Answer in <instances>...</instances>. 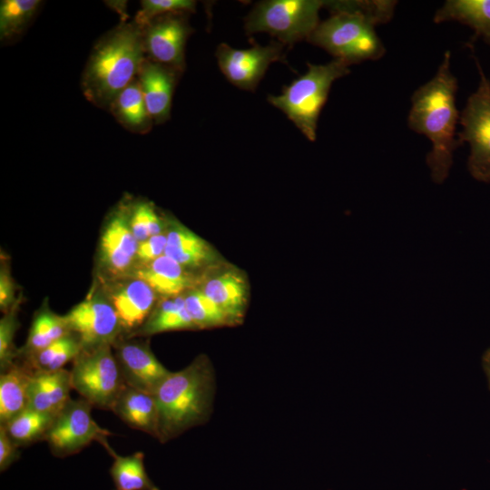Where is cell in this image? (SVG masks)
I'll return each instance as SVG.
<instances>
[{
  "instance_id": "cell-37",
  "label": "cell",
  "mask_w": 490,
  "mask_h": 490,
  "mask_svg": "<svg viewBox=\"0 0 490 490\" xmlns=\"http://www.w3.org/2000/svg\"><path fill=\"white\" fill-rule=\"evenodd\" d=\"M15 286L13 279L5 270L0 274V308L7 313L15 305Z\"/></svg>"
},
{
  "instance_id": "cell-24",
  "label": "cell",
  "mask_w": 490,
  "mask_h": 490,
  "mask_svg": "<svg viewBox=\"0 0 490 490\" xmlns=\"http://www.w3.org/2000/svg\"><path fill=\"white\" fill-rule=\"evenodd\" d=\"M33 371L15 363L0 375V425L4 426L28 407V384Z\"/></svg>"
},
{
  "instance_id": "cell-21",
  "label": "cell",
  "mask_w": 490,
  "mask_h": 490,
  "mask_svg": "<svg viewBox=\"0 0 490 490\" xmlns=\"http://www.w3.org/2000/svg\"><path fill=\"white\" fill-rule=\"evenodd\" d=\"M201 289L222 309L232 324L243 317L247 286L237 271L227 270L216 274L208 279Z\"/></svg>"
},
{
  "instance_id": "cell-28",
  "label": "cell",
  "mask_w": 490,
  "mask_h": 490,
  "mask_svg": "<svg viewBox=\"0 0 490 490\" xmlns=\"http://www.w3.org/2000/svg\"><path fill=\"white\" fill-rule=\"evenodd\" d=\"M83 349L79 337L71 332L52 343L39 352L24 358L25 365L31 371H56L74 361Z\"/></svg>"
},
{
  "instance_id": "cell-2",
  "label": "cell",
  "mask_w": 490,
  "mask_h": 490,
  "mask_svg": "<svg viewBox=\"0 0 490 490\" xmlns=\"http://www.w3.org/2000/svg\"><path fill=\"white\" fill-rule=\"evenodd\" d=\"M397 1H326L330 15L310 34V44L351 65L386 53L375 26L392 19Z\"/></svg>"
},
{
  "instance_id": "cell-25",
  "label": "cell",
  "mask_w": 490,
  "mask_h": 490,
  "mask_svg": "<svg viewBox=\"0 0 490 490\" xmlns=\"http://www.w3.org/2000/svg\"><path fill=\"white\" fill-rule=\"evenodd\" d=\"M197 329L185 306L184 296L162 299L145 323L131 336H149L167 331Z\"/></svg>"
},
{
  "instance_id": "cell-15",
  "label": "cell",
  "mask_w": 490,
  "mask_h": 490,
  "mask_svg": "<svg viewBox=\"0 0 490 490\" xmlns=\"http://www.w3.org/2000/svg\"><path fill=\"white\" fill-rule=\"evenodd\" d=\"M180 75L177 71L147 57L143 60L137 79L154 124H162L170 119L172 96Z\"/></svg>"
},
{
  "instance_id": "cell-11",
  "label": "cell",
  "mask_w": 490,
  "mask_h": 490,
  "mask_svg": "<svg viewBox=\"0 0 490 490\" xmlns=\"http://www.w3.org/2000/svg\"><path fill=\"white\" fill-rule=\"evenodd\" d=\"M188 14L172 13L161 15L142 27L145 56L181 74L186 68V43L193 32Z\"/></svg>"
},
{
  "instance_id": "cell-35",
  "label": "cell",
  "mask_w": 490,
  "mask_h": 490,
  "mask_svg": "<svg viewBox=\"0 0 490 490\" xmlns=\"http://www.w3.org/2000/svg\"><path fill=\"white\" fill-rule=\"evenodd\" d=\"M167 244V234L162 232L148 238L138 245L136 260L140 264L154 260L164 254Z\"/></svg>"
},
{
  "instance_id": "cell-18",
  "label": "cell",
  "mask_w": 490,
  "mask_h": 490,
  "mask_svg": "<svg viewBox=\"0 0 490 490\" xmlns=\"http://www.w3.org/2000/svg\"><path fill=\"white\" fill-rule=\"evenodd\" d=\"M70 370L32 373L28 384V407L57 415L70 400Z\"/></svg>"
},
{
  "instance_id": "cell-7",
  "label": "cell",
  "mask_w": 490,
  "mask_h": 490,
  "mask_svg": "<svg viewBox=\"0 0 490 490\" xmlns=\"http://www.w3.org/2000/svg\"><path fill=\"white\" fill-rule=\"evenodd\" d=\"M72 387L93 407L111 410L126 386L113 346L83 348L70 370Z\"/></svg>"
},
{
  "instance_id": "cell-17",
  "label": "cell",
  "mask_w": 490,
  "mask_h": 490,
  "mask_svg": "<svg viewBox=\"0 0 490 490\" xmlns=\"http://www.w3.org/2000/svg\"><path fill=\"white\" fill-rule=\"evenodd\" d=\"M129 277L143 280L162 299L183 295L186 290L194 289L196 283L191 271L165 254L140 264Z\"/></svg>"
},
{
  "instance_id": "cell-34",
  "label": "cell",
  "mask_w": 490,
  "mask_h": 490,
  "mask_svg": "<svg viewBox=\"0 0 490 490\" xmlns=\"http://www.w3.org/2000/svg\"><path fill=\"white\" fill-rule=\"evenodd\" d=\"M17 306L15 305L0 320V368L1 371L15 363L19 350L14 338L18 328Z\"/></svg>"
},
{
  "instance_id": "cell-5",
  "label": "cell",
  "mask_w": 490,
  "mask_h": 490,
  "mask_svg": "<svg viewBox=\"0 0 490 490\" xmlns=\"http://www.w3.org/2000/svg\"><path fill=\"white\" fill-rule=\"evenodd\" d=\"M307 72L285 86L279 95L268 101L280 110L309 141L317 138L319 114L332 83L350 73L349 64L339 59L328 64L307 63Z\"/></svg>"
},
{
  "instance_id": "cell-33",
  "label": "cell",
  "mask_w": 490,
  "mask_h": 490,
  "mask_svg": "<svg viewBox=\"0 0 490 490\" xmlns=\"http://www.w3.org/2000/svg\"><path fill=\"white\" fill-rule=\"evenodd\" d=\"M196 5V1L192 0H142L133 20L142 28L161 15L195 12Z\"/></svg>"
},
{
  "instance_id": "cell-27",
  "label": "cell",
  "mask_w": 490,
  "mask_h": 490,
  "mask_svg": "<svg viewBox=\"0 0 490 490\" xmlns=\"http://www.w3.org/2000/svg\"><path fill=\"white\" fill-rule=\"evenodd\" d=\"M69 333L71 331L64 316H58L48 309H41L33 319L26 343L19 350L18 357L26 358Z\"/></svg>"
},
{
  "instance_id": "cell-1",
  "label": "cell",
  "mask_w": 490,
  "mask_h": 490,
  "mask_svg": "<svg viewBox=\"0 0 490 490\" xmlns=\"http://www.w3.org/2000/svg\"><path fill=\"white\" fill-rule=\"evenodd\" d=\"M451 53L444 54L435 76L411 97L408 127L432 143L426 164L436 183H443L453 164L454 152L461 145L456 129L460 114L456 105L457 79L450 68Z\"/></svg>"
},
{
  "instance_id": "cell-9",
  "label": "cell",
  "mask_w": 490,
  "mask_h": 490,
  "mask_svg": "<svg viewBox=\"0 0 490 490\" xmlns=\"http://www.w3.org/2000/svg\"><path fill=\"white\" fill-rule=\"evenodd\" d=\"M92 405L83 398L73 399L56 415L44 441L55 457L75 455L93 441L107 443L112 433L100 426L92 416Z\"/></svg>"
},
{
  "instance_id": "cell-13",
  "label": "cell",
  "mask_w": 490,
  "mask_h": 490,
  "mask_svg": "<svg viewBox=\"0 0 490 490\" xmlns=\"http://www.w3.org/2000/svg\"><path fill=\"white\" fill-rule=\"evenodd\" d=\"M125 385L153 394L170 374L152 353L147 342L121 339L112 345Z\"/></svg>"
},
{
  "instance_id": "cell-22",
  "label": "cell",
  "mask_w": 490,
  "mask_h": 490,
  "mask_svg": "<svg viewBox=\"0 0 490 490\" xmlns=\"http://www.w3.org/2000/svg\"><path fill=\"white\" fill-rule=\"evenodd\" d=\"M108 111L123 128L132 133L146 134L154 124L137 77L115 97Z\"/></svg>"
},
{
  "instance_id": "cell-36",
  "label": "cell",
  "mask_w": 490,
  "mask_h": 490,
  "mask_svg": "<svg viewBox=\"0 0 490 490\" xmlns=\"http://www.w3.org/2000/svg\"><path fill=\"white\" fill-rule=\"evenodd\" d=\"M20 457L19 446L0 426V471H6Z\"/></svg>"
},
{
  "instance_id": "cell-8",
  "label": "cell",
  "mask_w": 490,
  "mask_h": 490,
  "mask_svg": "<svg viewBox=\"0 0 490 490\" xmlns=\"http://www.w3.org/2000/svg\"><path fill=\"white\" fill-rule=\"evenodd\" d=\"M480 74L478 87L467 99L460 113L462 131L457 133L459 142H468L470 154L467 167L474 179L490 182V81L475 59Z\"/></svg>"
},
{
  "instance_id": "cell-38",
  "label": "cell",
  "mask_w": 490,
  "mask_h": 490,
  "mask_svg": "<svg viewBox=\"0 0 490 490\" xmlns=\"http://www.w3.org/2000/svg\"><path fill=\"white\" fill-rule=\"evenodd\" d=\"M482 363L490 388V348L485 352Z\"/></svg>"
},
{
  "instance_id": "cell-20",
  "label": "cell",
  "mask_w": 490,
  "mask_h": 490,
  "mask_svg": "<svg viewBox=\"0 0 490 490\" xmlns=\"http://www.w3.org/2000/svg\"><path fill=\"white\" fill-rule=\"evenodd\" d=\"M166 234L164 254L187 270L201 269L216 260L212 247L185 226L175 224Z\"/></svg>"
},
{
  "instance_id": "cell-23",
  "label": "cell",
  "mask_w": 490,
  "mask_h": 490,
  "mask_svg": "<svg viewBox=\"0 0 490 490\" xmlns=\"http://www.w3.org/2000/svg\"><path fill=\"white\" fill-rule=\"evenodd\" d=\"M446 21L471 27L475 35L470 44L482 37L490 45V0H447L434 15L436 24Z\"/></svg>"
},
{
  "instance_id": "cell-19",
  "label": "cell",
  "mask_w": 490,
  "mask_h": 490,
  "mask_svg": "<svg viewBox=\"0 0 490 490\" xmlns=\"http://www.w3.org/2000/svg\"><path fill=\"white\" fill-rule=\"evenodd\" d=\"M112 411L130 427L158 438L159 413L153 394L126 385Z\"/></svg>"
},
{
  "instance_id": "cell-6",
  "label": "cell",
  "mask_w": 490,
  "mask_h": 490,
  "mask_svg": "<svg viewBox=\"0 0 490 490\" xmlns=\"http://www.w3.org/2000/svg\"><path fill=\"white\" fill-rule=\"evenodd\" d=\"M321 0H266L257 3L244 19L247 34L268 33L285 46L308 40L317 28Z\"/></svg>"
},
{
  "instance_id": "cell-30",
  "label": "cell",
  "mask_w": 490,
  "mask_h": 490,
  "mask_svg": "<svg viewBox=\"0 0 490 490\" xmlns=\"http://www.w3.org/2000/svg\"><path fill=\"white\" fill-rule=\"evenodd\" d=\"M39 0H2L0 4V40L11 43L18 39L38 12Z\"/></svg>"
},
{
  "instance_id": "cell-16",
  "label": "cell",
  "mask_w": 490,
  "mask_h": 490,
  "mask_svg": "<svg viewBox=\"0 0 490 490\" xmlns=\"http://www.w3.org/2000/svg\"><path fill=\"white\" fill-rule=\"evenodd\" d=\"M123 332L137 331L154 309L156 293L143 280L129 277L108 297Z\"/></svg>"
},
{
  "instance_id": "cell-3",
  "label": "cell",
  "mask_w": 490,
  "mask_h": 490,
  "mask_svg": "<svg viewBox=\"0 0 490 490\" xmlns=\"http://www.w3.org/2000/svg\"><path fill=\"white\" fill-rule=\"evenodd\" d=\"M142 28L132 19L105 33L93 45L81 88L93 105L107 110L136 77L145 59Z\"/></svg>"
},
{
  "instance_id": "cell-29",
  "label": "cell",
  "mask_w": 490,
  "mask_h": 490,
  "mask_svg": "<svg viewBox=\"0 0 490 490\" xmlns=\"http://www.w3.org/2000/svg\"><path fill=\"white\" fill-rule=\"evenodd\" d=\"M55 416L27 407L3 426L10 438L21 447L44 441Z\"/></svg>"
},
{
  "instance_id": "cell-12",
  "label": "cell",
  "mask_w": 490,
  "mask_h": 490,
  "mask_svg": "<svg viewBox=\"0 0 490 490\" xmlns=\"http://www.w3.org/2000/svg\"><path fill=\"white\" fill-rule=\"evenodd\" d=\"M64 318L70 331L79 337L83 348L113 345L123 332L109 298L98 294L88 296Z\"/></svg>"
},
{
  "instance_id": "cell-14",
  "label": "cell",
  "mask_w": 490,
  "mask_h": 490,
  "mask_svg": "<svg viewBox=\"0 0 490 490\" xmlns=\"http://www.w3.org/2000/svg\"><path fill=\"white\" fill-rule=\"evenodd\" d=\"M128 207L121 205L113 213L100 240L101 259L115 274L128 271L136 260L139 242L132 232Z\"/></svg>"
},
{
  "instance_id": "cell-4",
  "label": "cell",
  "mask_w": 490,
  "mask_h": 490,
  "mask_svg": "<svg viewBox=\"0 0 490 490\" xmlns=\"http://www.w3.org/2000/svg\"><path fill=\"white\" fill-rule=\"evenodd\" d=\"M216 377L204 355L181 370L170 372L153 393L159 413L158 441L164 444L205 424L213 410Z\"/></svg>"
},
{
  "instance_id": "cell-10",
  "label": "cell",
  "mask_w": 490,
  "mask_h": 490,
  "mask_svg": "<svg viewBox=\"0 0 490 490\" xmlns=\"http://www.w3.org/2000/svg\"><path fill=\"white\" fill-rule=\"evenodd\" d=\"M284 47L277 40L267 45L255 44L247 49L221 43L216 48L215 56L220 72L230 83L253 92L272 63L286 61Z\"/></svg>"
},
{
  "instance_id": "cell-31",
  "label": "cell",
  "mask_w": 490,
  "mask_h": 490,
  "mask_svg": "<svg viewBox=\"0 0 490 490\" xmlns=\"http://www.w3.org/2000/svg\"><path fill=\"white\" fill-rule=\"evenodd\" d=\"M186 309L197 328L232 324L222 309L201 289H192L185 296Z\"/></svg>"
},
{
  "instance_id": "cell-26",
  "label": "cell",
  "mask_w": 490,
  "mask_h": 490,
  "mask_svg": "<svg viewBox=\"0 0 490 490\" xmlns=\"http://www.w3.org/2000/svg\"><path fill=\"white\" fill-rule=\"evenodd\" d=\"M103 446L113 459L110 475L115 490H160L146 472L142 452L120 456L108 442Z\"/></svg>"
},
{
  "instance_id": "cell-32",
  "label": "cell",
  "mask_w": 490,
  "mask_h": 490,
  "mask_svg": "<svg viewBox=\"0 0 490 490\" xmlns=\"http://www.w3.org/2000/svg\"><path fill=\"white\" fill-rule=\"evenodd\" d=\"M129 221L132 232L139 243L163 232L162 220L153 204L148 201H139L131 207Z\"/></svg>"
}]
</instances>
